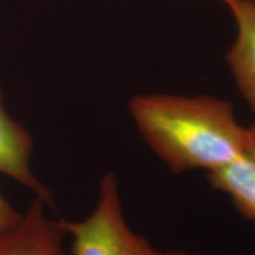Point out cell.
<instances>
[{
  "label": "cell",
  "mask_w": 255,
  "mask_h": 255,
  "mask_svg": "<svg viewBox=\"0 0 255 255\" xmlns=\"http://www.w3.org/2000/svg\"><path fill=\"white\" fill-rule=\"evenodd\" d=\"M33 150V139L25 128L6 113L0 89V174L13 178L15 182L26 187L36 196L53 206L49 189L37 180L30 167Z\"/></svg>",
  "instance_id": "obj_5"
},
{
  "label": "cell",
  "mask_w": 255,
  "mask_h": 255,
  "mask_svg": "<svg viewBox=\"0 0 255 255\" xmlns=\"http://www.w3.org/2000/svg\"><path fill=\"white\" fill-rule=\"evenodd\" d=\"M129 111L136 129L173 174L207 173L240 152L247 127L235 119L232 102L214 96H133Z\"/></svg>",
  "instance_id": "obj_1"
},
{
  "label": "cell",
  "mask_w": 255,
  "mask_h": 255,
  "mask_svg": "<svg viewBox=\"0 0 255 255\" xmlns=\"http://www.w3.org/2000/svg\"><path fill=\"white\" fill-rule=\"evenodd\" d=\"M21 219L23 214L18 213L0 194V235L17 227Z\"/></svg>",
  "instance_id": "obj_7"
},
{
  "label": "cell",
  "mask_w": 255,
  "mask_h": 255,
  "mask_svg": "<svg viewBox=\"0 0 255 255\" xmlns=\"http://www.w3.org/2000/svg\"><path fill=\"white\" fill-rule=\"evenodd\" d=\"M206 177L213 190L231 199L242 218L255 223V123L247 127L240 152L229 163L207 173Z\"/></svg>",
  "instance_id": "obj_4"
},
{
  "label": "cell",
  "mask_w": 255,
  "mask_h": 255,
  "mask_svg": "<svg viewBox=\"0 0 255 255\" xmlns=\"http://www.w3.org/2000/svg\"><path fill=\"white\" fill-rule=\"evenodd\" d=\"M228 8L237 24V36L226 53V62L255 114V0H235Z\"/></svg>",
  "instance_id": "obj_6"
},
{
  "label": "cell",
  "mask_w": 255,
  "mask_h": 255,
  "mask_svg": "<svg viewBox=\"0 0 255 255\" xmlns=\"http://www.w3.org/2000/svg\"><path fill=\"white\" fill-rule=\"evenodd\" d=\"M46 205L36 196L17 227L0 235V255H68L65 229L60 220L47 218Z\"/></svg>",
  "instance_id": "obj_3"
},
{
  "label": "cell",
  "mask_w": 255,
  "mask_h": 255,
  "mask_svg": "<svg viewBox=\"0 0 255 255\" xmlns=\"http://www.w3.org/2000/svg\"><path fill=\"white\" fill-rule=\"evenodd\" d=\"M156 255H205L201 253H188L184 251H158Z\"/></svg>",
  "instance_id": "obj_8"
},
{
  "label": "cell",
  "mask_w": 255,
  "mask_h": 255,
  "mask_svg": "<svg viewBox=\"0 0 255 255\" xmlns=\"http://www.w3.org/2000/svg\"><path fill=\"white\" fill-rule=\"evenodd\" d=\"M221 1L223 2V4L227 5V7H231V6L233 5V2H234L235 0H221Z\"/></svg>",
  "instance_id": "obj_9"
},
{
  "label": "cell",
  "mask_w": 255,
  "mask_h": 255,
  "mask_svg": "<svg viewBox=\"0 0 255 255\" xmlns=\"http://www.w3.org/2000/svg\"><path fill=\"white\" fill-rule=\"evenodd\" d=\"M71 237L72 255H156L158 250L133 232L124 219L119 178L105 174L94 212L82 221L60 220Z\"/></svg>",
  "instance_id": "obj_2"
}]
</instances>
